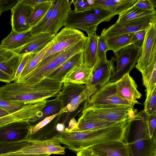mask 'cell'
<instances>
[{
	"mask_svg": "<svg viewBox=\"0 0 156 156\" xmlns=\"http://www.w3.org/2000/svg\"><path fill=\"white\" fill-rule=\"evenodd\" d=\"M82 51L76 54L49 74L45 78L63 83L66 75L82 64Z\"/></svg>",
	"mask_w": 156,
	"mask_h": 156,
	"instance_id": "d4e9b609",
	"label": "cell"
},
{
	"mask_svg": "<svg viewBox=\"0 0 156 156\" xmlns=\"http://www.w3.org/2000/svg\"><path fill=\"white\" fill-rule=\"evenodd\" d=\"M132 139L127 142L129 156H154L156 145L149 136L147 127V115L144 110L137 113L131 121Z\"/></svg>",
	"mask_w": 156,
	"mask_h": 156,
	"instance_id": "3957f363",
	"label": "cell"
},
{
	"mask_svg": "<svg viewBox=\"0 0 156 156\" xmlns=\"http://www.w3.org/2000/svg\"><path fill=\"white\" fill-rule=\"evenodd\" d=\"M114 16L108 11L97 8L81 12L71 9L64 27L82 30L88 35L96 33L99 24L110 21Z\"/></svg>",
	"mask_w": 156,
	"mask_h": 156,
	"instance_id": "277c9868",
	"label": "cell"
},
{
	"mask_svg": "<svg viewBox=\"0 0 156 156\" xmlns=\"http://www.w3.org/2000/svg\"><path fill=\"white\" fill-rule=\"evenodd\" d=\"M55 6L50 17L42 33L55 35L64 26L71 10L73 0H55Z\"/></svg>",
	"mask_w": 156,
	"mask_h": 156,
	"instance_id": "30bf717a",
	"label": "cell"
},
{
	"mask_svg": "<svg viewBox=\"0 0 156 156\" xmlns=\"http://www.w3.org/2000/svg\"><path fill=\"white\" fill-rule=\"evenodd\" d=\"M114 62L112 59L98 61L91 70L87 85L99 88L109 83L114 73Z\"/></svg>",
	"mask_w": 156,
	"mask_h": 156,
	"instance_id": "e0dca14e",
	"label": "cell"
},
{
	"mask_svg": "<svg viewBox=\"0 0 156 156\" xmlns=\"http://www.w3.org/2000/svg\"><path fill=\"white\" fill-rule=\"evenodd\" d=\"M87 85L68 81L63 82L61 90L56 96L62 101V108L60 112L62 114L70 112L73 103Z\"/></svg>",
	"mask_w": 156,
	"mask_h": 156,
	"instance_id": "ac0fdd59",
	"label": "cell"
},
{
	"mask_svg": "<svg viewBox=\"0 0 156 156\" xmlns=\"http://www.w3.org/2000/svg\"><path fill=\"white\" fill-rule=\"evenodd\" d=\"M154 8H156V0H151Z\"/></svg>",
	"mask_w": 156,
	"mask_h": 156,
	"instance_id": "f5cc1de1",
	"label": "cell"
},
{
	"mask_svg": "<svg viewBox=\"0 0 156 156\" xmlns=\"http://www.w3.org/2000/svg\"><path fill=\"white\" fill-rule=\"evenodd\" d=\"M19 1L17 0H0V15L4 11L12 10L16 5Z\"/></svg>",
	"mask_w": 156,
	"mask_h": 156,
	"instance_id": "bcb514c9",
	"label": "cell"
},
{
	"mask_svg": "<svg viewBox=\"0 0 156 156\" xmlns=\"http://www.w3.org/2000/svg\"><path fill=\"white\" fill-rule=\"evenodd\" d=\"M33 9V7L19 0L11 10L12 30L19 33L30 30V20Z\"/></svg>",
	"mask_w": 156,
	"mask_h": 156,
	"instance_id": "9a60e30c",
	"label": "cell"
},
{
	"mask_svg": "<svg viewBox=\"0 0 156 156\" xmlns=\"http://www.w3.org/2000/svg\"><path fill=\"white\" fill-rule=\"evenodd\" d=\"M30 30L19 33L11 30L10 33L2 40L0 46L11 50L22 46L33 35Z\"/></svg>",
	"mask_w": 156,
	"mask_h": 156,
	"instance_id": "484cf974",
	"label": "cell"
},
{
	"mask_svg": "<svg viewBox=\"0 0 156 156\" xmlns=\"http://www.w3.org/2000/svg\"><path fill=\"white\" fill-rule=\"evenodd\" d=\"M120 122H121L78 120L76 126L71 131H79L97 129L111 126Z\"/></svg>",
	"mask_w": 156,
	"mask_h": 156,
	"instance_id": "f546056e",
	"label": "cell"
},
{
	"mask_svg": "<svg viewBox=\"0 0 156 156\" xmlns=\"http://www.w3.org/2000/svg\"><path fill=\"white\" fill-rule=\"evenodd\" d=\"M49 44L43 50L38 53L30 54L18 80L21 79L30 73L42 61L46 51L48 48Z\"/></svg>",
	"mask_w": 156,
	"mask_h": 156,
	"instance_id": "836d02e7",
	"label": "cell"
},
{
	"mask_svg": "<svg viewBox=\"0 0 156 156\" xmlns=\"http://www.w3.org/2000/svg\"><path fill=\"white\" fill-rule=\"evenodd\" d=\"M62 83L45 78L34 85L13 82L0 87V100L26 104L56 97Z\"/></svg>",
	"mask_w": 156,
	"mask_h": 156,
	"instance_id": "7a4b0ae2",
	"label": "cell"
},
{
	"mask_svg": "<svg viewBox=\"0 0 156 156\" xmlns=\"http://www.w3.org/2000/svg\"><path fill=\"white\" fill-rule=\"evenodd\" d=\"M134 5L138 8L146 11L156 10L151 0H138Z\"/></svg>",
	"mask_w": 156,
	"mask_h": 156,
	"instance_id": "f6af8a7d",
	"label": "cell"
},
{
	"mask_svg": "<svg viewBox=\"0 0 156 156\" xmlns=\"http://www.w3.org/2000/svg\"><path fill=\"white\" fill-rule=\"evenodd\" d=\"M156 38V14L152 16L149 26L146 29L143 45L135 67L142 75L147 69Z\"/></svg>",
	"mask_w": 156,
	"mask_h": 156,
	"instance_id": "7c38bea8",
	"label": "cell"
},
{
	"mask_svg": "<svg viewBox=\"0 0 156 156\" xmlns=\"http://www.w3.org/2000/svg\"><path fill=\"white\" fill-rule=\"evenodd\" d=\"M136 103L124 99L117 93L115 82L101 87L88 99L84 108L93 106H133Z\"/></svg>",
	"mask_w": 156,
	"mask_h": 156,
	"instance_id": "52a82bcc",
	"label": "cell"
},
{
	"mask_svg": "<svg viewBox=\"0 0 156 156\" xmlns=\"http://www.w3.org/2000/svg\"><path fill=\"white\" fill-rule=\"evenodd\" d=\"M75 11L81 12L89 10L92 7L87 2V0H73Z\"/></svg>",
	"mask_w": 156,
	"mask_h": 156,
	"instance_id": "7bdbcfd3",
	"label": "cell"
},
{
	"mask_svg": "<svg viewBox=\"0 0 156 156\" xmlns=\"http://www.w3.org/2000/svg\"><path fill=\"white\" fill-rule=\"evenodd\" d=\"M142 75L143 85L146 89V100L156 88V38L148 66Z\"/></svg>",
	"mask_w": 156,
	"mask_h": 156,
	"instance_id": "603a6c76",
	"label": "cell"
},
{
	"mask_svg": "<svg viewBox=\"0 0 156 156\" xmlns=\"http://www.w3.org/2000/svg\"><path fill=\"white\" fill-rule=\"evenodd\" d=\"M31 54H27L24 55L19 66L16 74L14 82H17Z\"/></svg>",
	"mask_w": 156,
	"mask_h": 156,
	"instance_id": "7dc6e473",
	"label": "cell"
},
{
	"mask_svg": "<svg viewBox=\"0 0 156 156\" xmlns=\"http://www.w3.org/2000/svg\"><path fill=\"white\" fill-rule=\"evenodd\" d=\"M92 8L108 11L115 16H121L134 6L138 0H87Z\"/></svg>",
	"mask_w": 156,
	"mask_h": 156,
	"instance_id": "d6986e66",
	"label": "cell"
},
{
	"mask_svg": "<svg viewBox=\"0 0 156 156\" xmlns=\"http://www.w3.org/2000/svg\"><path fill=\"white\" fill-rule=\"evenodd\" d=\"M50 0H21V1L26 4L30 5L33 7L41 2H47Z\"/></svg>",
	"mask_w": 156,
	"mask_h": 156,
	"instance_id": "f907efd6",
	"label": "cell"
},
{
	"mask_svg": "<svg viewBox=\"0 0 156 156\" xmlns=\"http://www.w3.org/2000/svg\"><path fill=\"white\" fill-rule=\"evenodd\" d=\"M86 36L78 29L65 27L56 35L49 44L44 58L59 52Z\"/></svg>",
	"mask_w": 156,
	"mask_h": 156,
	"instance_id": "9c48e42d",
	"label": "cell"
},
{
	"mask_svg": "<svg viewBox=\"0 0 156 156\" xmlns=\"http://www.w3.org/2000/svg\"><path fill=\"white\" fill-rule=\"evenodd\" d=\"M26 104L15 103L0 100V108L7 112L9 114L20 110Z\"/></svg>",
	"mask_w": 156,
	"mask_h": 156,
	"instance_id": "ab89813d",
	"label": "cell"
},
{
	"mask_svg": "<svg viewBox=\"0 0 156 156\" xmlns=\"http://www.w3.org/2000/svg\"><path fill=\"white\" fill-rule=\"evenodd\" d=\"M137 113L133 106H90L84 108L78 120L119 122L132 119Z\"/></svg>",
	"mask_w": 156,
	"mask_h": 156,
	"instance_id": "5b68a950",
	"label": "cell"
},
{
	"mask_svg": "<svg viewBox=\"0 0 156 156\" xmlns=\"http://www.w3.org/2000/svg\"><path fill=\"white\" fill-rule=\"evenodd\" d=\"M145 112L148 115H156V88L151 96L144 103Z\"/></svg>",
	"mask_w": 156,
	"mask_h": 156,
	"instance_id": "f35d334b",
	"label": "cell"
},
{
	"mask_svg": "<svg viewBox=\"0 0 156 156\" xmlns=\"http://www.w3.org/2000/svg\"><path fill=\"white\" fill-rule=\"evenodd\" d=\"M99 36L96 33L88 35L82 51V64L87 68L92 69L98 62L97 48Z\"/></svg>",
	"mask_w": 156,
	"mask_h": 156,
	"instance_id": "cb8c5ba5",
	"label": "cell"
},
{
	"mask_svg": "<svg viewBox=\"0 0 156 156\" xmlns=\"http://www.w3.org/2000/svg\"><path fill=\"white\" fill-rule=\"evenodd\" d=\"M152 17L134 20L122 24L116 23L110 27L104 29L100 35L106 38L133 33L145 29L150 25Z\"/></svg>",
	"mask_w": 156,
	"mask_h": 156,
	"instance_id": "2e32d148",
	"label": "cell"
},
{
	"mask_svg": "<svg viewBox=\"0 0 156 156\" xmlns=\"http://www.w3.org/2000/svg\"><path fill=\"white\" fill-rule=\"evenodd\" d=\"M31 126L29 122H19L0 127V143L26 142Z\"/></svg>",
	"mask_w": 156,
	"mask_h": 156,
	"instance_id": "8fae6325",
	"label": "cell"
},
{
	"mask_svg": "<svg viewBox=\"0 0 156 156\" xmlns=\"http://www.w3.org/2000/svg\"><path fill=\"white\" fill-rule=\"evenodd\" d=\"M61 114H62L60 112L55 115L46 118L36 125L32 126L30 131L29 136L36 133L40 129L48 124L55 118Z\"/></svg>",
	"mask_w": 156,
	"mask_h": 156,
	"instance_id": "b9f144b4",
	"label": "cell"
},
{
	"mask_svg": "<svg viewBox=\"0 0 156 156\" xmlns=\"http://www.w3.org/2000/svg\"><path fill=\"white\" fill-rule=\"evenodd\" d=\"M133 118L97 129L66 132L58 140L66 148L76 153L108 142L126 141L131 122Z\"/></svg>",
	"mask_w": 156,
	"mask_h": 156,
	"instance_id": "6da1fadb",
	"label": "cell"
},
{
	"mask_svg": "<svg viewBox=\"0 0 156 156\" xmlns=\"http://www.w3.org/2000/svg\"><path fill=\"white\" fill-rule=\"evenodd\" d=\"M76 154L80 156H98L89 148L82 150L77 153Z\"/></svg>",
	"mask_w": 156,
	"mask_h": 156,
	"instance_id": "681fc988",
	"label": "cell"
},
{
	"mask_svg": "<svg viewBox=\"0 0 156 156\" xmlns=\"http://www.w3.org/2000/svg\"><path fill=\"white\" fill-rule=\"evenodd\" d=\"M115 83L117 93L120 97L137 104H140L136 99L140 98L142 94L137 90V85L129 73L125 75Z\"/></svg>",
	"mask_w": 156,
	"mask_h": 156,
	"instance_id": "44dd1931",
	"label": "cell"
},
{
	"mask_svg": "<svg viewBox=\"0 0 156 156\" xmlns=\"http://www.w3.org/2000/svg\"><path fill=\"white\" fill-rule=\"evenodd\" d=\"M89 148L98 156H129L128 147L126 141L108 142Z\"/></svg>",
	"mask_w": 156,
	"mask_h": 156,
	"instance_id": "7402d4cb",
	"label": "cell"
},
{
	"mask_svg": "<svg viewBox=\"0 0 156 156\" xmlns=\"http://www.w3.org/2000/svg\"><path fill=\"white\" fill-rule=\"evenodd\" d=\"M9 114L5 110L0 108V118L8 115Z\"/></svg>",
	"mask_w": 156,
	"mask_h": 156,
	"instance_id": "816d5d0a",
	"label": "cell"
},
{
	"mask_svg": "<svg viewBox=\"0 0 156 156\" xmlns=\"http://www.w3.org/2000/svg\"><path fill=\"white\" fill-rule=\"evenodd\" d=\"M145 34L146 29L133 33L131 38V44L140 49L143 45Z\"/></svg>",
	"mask_w": 156,
	"mask_h": 156,
	"instance_id": "60d3db41",
	"label": "cell"
},
{
	"mask_svg": "<svg viewBox=\"0 0 156 156\" xmlns=\"http://www.w3.org/2000/svg\"><path fill=\"white\" fill-rule=\"evenodd\" d=\"M87 37L59 53L55 61L58 66L77 53L83 50Z\"/></svg>",
	"mask_w": 156,
	"mask_h": 156,
	"instance_id": "4dcf8cb0",
	"label": "cell"
},
{
	"mask_svg": "<svg viewBox=\"0 0 156 156\" xmlns=\"http://www.w3.org/2000/svg\"><path fill=\"white\" fill-rule=\"evenodd\" d=\"M140 49L132 44L114 53L111 59L116 62L114 73L109 82H116L125 75L129 73L135 67L139 59Z\"/></svg>",
	"mask_w": 156,
	"mask_h": 156,
	"instance_id": "8992f818",
	"label": "cell"
},
{
	"mask_svg": "<svg viewBox=\"0 0 156 156\" xmlns=\"http://www.w3.org/2000/svg\"><path fill=\"white\" fill-rule=\"evenodd\" d=\"M59 53L52 55L43 59L32 71L17 82L34 85L42 81L58 67L55 59Z\"/></svg>",
	"mask_w": 156,
	"mask_h": 156,
	"instance_id": "5bb4252c",
	"label": "cell"
},
{
	"mask_svg": "<svg viewBox=\"0 0 156 156\" xmlns=\"http://www.w3.org/2000/svg\"><path fill=\"white\" fill-rule=\"evenodd\" d=\"M62 108V101L57 97L52 99L47 100L45 106L42 111V116L38 123L46 118L60 112Z\"/></svg>",
	"mask_w": 156,
	"mask_h": 156,
	"instance_id": "e575fe53",
	"label": "cell"
},
{
	"mask_svg": "<svg viewBox=\"0 0 156 156\" xmlns=\"http://www.w3.org/2000/svg\"><path fill=\"white\" fill-rule=\"evenodd\" d=\"M24 55L15 53L9 58L0 62V72L11 76L14 81L18 68Z\"/></svg>",
	"mask_w": 156,
	"mask_h": 156,
	"instance_id": "f1b7e54d",
	"label": "cell"
},
{
	"mask_svg": "<svg viewBox=\"0 0 156 156\" xmlns=\"http://www.w3.org/2000/svg\"><path fill=\"white\" fill-rule=\"evenodd\" d=\"M133 33L119 35L108 38H105L108 50H111L114 53L131 44V38Z\"/></svg>",
	"mask_w": 156,
	"mask_h": 156,
	"instance_id": "1f68e13d",
	"label": "cell"
},
{
	"mask_svg": "<svg viewBox=\"0 0 156 156\" xmlns=\"http://www.w3.org/2000/svg\"><path fill=\"white\" fill-rule=\"evenodd\" d=\"M50 155V154H36L16 153L11 152L0 155V156H49Z\"/></svg>",
	"mask_w": 156,
	"mask_h": 156,
	"instance_id": "c3c4849f",
	"label": "cell"
},
{
	"mask_svg": "<svg viewBox=\"0 0 156 156\" xmlns=\"http://www.w3.org/2000/svg\"><path fill=\"white\" fill-rule=\"evenodd\" d=\"M108 50L105 38L101 35L99 36L97 48L98 62L100 60L105 61L107 60L106 53Z\"/></svg>",
	"mask_w": 156,
	"mask_h": 156,
	"instance_id": "74e56055",
	"label": "cell"
},
{
	"mask_svg": "<svg viewBox=\"0 0 156 156\" xmlns=\"http://www.w3.org/2000/svg\"><path fill=\"white\" fill-rule=\"evenodd\" d=\"M27 142L15 143H0V155L7 153L15 152L25 147Z\"/></svg>",
	"mask_w": 156,
	"mask_h": 156,
	"instance_id": "8d00e7d4",
	"label": "cell"
},
{
	"mask_svg": "<svg viewBox=\"0 0 156 156\" xmlns=\"http://www.w3.org/2000/svg\"><path fill=\"white\" fill-rule=\"evenodd\" d=\"M92 69L83 64L76 67L65 76L63 83L68 81L76 83L87 85Z\"/></svg>",
	"mask_w": 156,
	"mask_h": 156,
	"instance_id": "4316f807",
	"label": "cell"
},
{
	"mask_svg": "<svg viewBox=\"0 0 156 156\" xmlns=\"http://www.w3.org/2000/svg\"><path fill=\"white\" fill-rule=\"evenodd\" d=\"M156 14V10L146 11L134 5L125 13L119 16L116 23L119 24L123 23L134 20L151 17Z\"/></svg>",
	"mask_w": 156,
	"mask_h": 156,
	"instance_id": "83f0119b",
	"label": "cell"
},
{
	"mask_svg": "<svg viewBox=\"0 0 156 156\" xmlns=\"http://www.w3.org/2000/svg\"><path fill=\"white\" fill-rule=\"evenodd\" d=\"M47 100L26 104L22 108L12 114L0 118V127L7 124L19 122H29L37 124L42 115V111Z\"/></svg>",
	"mask_w": 156,
	"mask_h": 156,
	"instance_id": "ba28073f",
	"label": "cell"
},
{
	"mask_svg": "<svg viewBox=\"0 0 156 156\" xmlns=\"http://www.w3.org/2000/svg\"><path fill=\"white\" fill-rule=\"evenodd\" d=\"M55 1H54L48 11L40 21L31 30L32 35H35L42 33L49 19L55 6Z\"/></svg>",
	"mask_w": 156,
	"mask_h": 156,
	"instance_id": "d590c367",
	"label": "cell"
},
{
	"mask_svg": "<svg viewBox=\"0 0 156 156\" xmlns=\"http://www.w3.org/2000/svg\"><path fill=\"white\" fill-rule=\"evenodd\" d=\"M147 115V127L149 135L152 138L156 128V115Z\"/></svg>",
	"mask_w": 156,
	"mask_h": 156,
	"instance_id": "ee69618b",
	"label": "cell"
},
{
	"mask_svg": "<svg viewBox=\"0 0 156 156\" xmlns=\"http://www.w3.org/2000/svg\"><path fill=\"white\" fill-rule=\"evenodd\" d=\"M55 36L46 33L33 35L25 44L12 51L21 55L38 53L51 42Z\"/></svg>",
	"mask_w": 156,
	"mask_h": 156,
	"instance_id": "ffe728a7",
	"label": "cell"
},
{
	"mask_svg": "<svg viewBox=\"0 0 156 156\" xmlns=\"http://www.w3.org/2000/svg\"><path fill=\"white\" fill-rule=\"evenodd\" d=\"M54 0L41 3L33 7L30 20V26L36 25L44 17L50 8Z\"/></svg>",
	"mask_w": 156,
	"mask_h": 156,
	"instance_id": "d6a6232c",
	"label": "cell"
},
{
	"mask_svg": "<svg viewBox=\"0 0 156 156\" xmlns=\"http://www.w3.org/2000/svg\"><path fill=\"white\" fill-rule=\"evenodd\" d=\"M154 156H156V144L155 145L154 151Z\"/></svg>",
	"mask_w": 156,
	"mask_h": 156,
	"instance_id": "db71d44e",
	"label": "cell"
},
{
	"mask_svg": "<svg viewBox=\"0 0 156 156\" xmlns=\"http://www.w3.org/2000/svg\"><path fill=\"white\" fill-rule=\"evenodd\" d=\"M76 156H80V155H78V154H76Z\"/></svg>",
	"mask_w": 156,
	"mask_h": 156,
	"instance_id": "11a10c76",
	"label": "cell"
},
{
	"mask_svg": "<svg viewBox=\"0 0 156 156\" xmlns=\"http://www.w3.org/2000/svg\"><path fill=\"white\" fill-rule=\"evenodd\" d=\"M27 145L23 148L13 152L16 153L40 154H64L65 147H62L58 139L43 141L27 140Z\"/></svg>",
	"mask_w": 156,
	"mask_h": 156,
	"instance_id": "4fadbf2b",
	"label": "cell"
}]
</instances>
